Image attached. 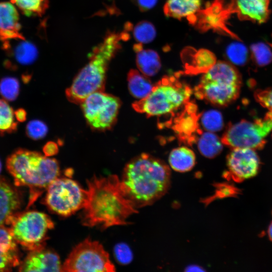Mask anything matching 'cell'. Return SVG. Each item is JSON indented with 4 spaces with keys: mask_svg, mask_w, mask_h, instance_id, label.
Wrapping results in <instances>:
<instances>
[{
    "mask_svg": "<svg viewBox=\"0 0 272 272\" xmlns=\"http://www.w3.org/2000/svg\"><path fill=\"white\" fill-rule=\"evenodd\" d=\"M202 127L208 131L215 132L222 129L223 120L221 113L216 110H210L200 115Z\"/></svg>",
    "mask_w": 272,
    "mask_h": 272,
    "instance_id": "obj_30",
    "label": "cell"
},
{
    "mask_svg": "<svg viewBox=\"0 0 272 272\" xmlns=\"http://www.w3.org/2000/svg\"><path fill=\"white\" fill-rule=\"evenodd\" d=\"M19 15L11 2L0 3V41L2 43L16 40H25L21 32Z\"/></svg>",
    "mask_w": 272,
    "mask_h": 272,
    "instance_id": "obj_14",
    "label": "cell"
},
{
    "mask_svg": "<svg viewBox=\"0 0 272 272\" xmlns=\"http://www.w3.org/2000/svg\"><path fill=\"white\" fill-rule=\"evenodd\" d=\"M45 156L49 157L55 155L58 151L57 144L53 142L47 143L43 148Z\"/></svg>",
    "mask_w": 272,
    "mask_h": 272,
    "instance_id": "obj_37",
    "label": "cell"
},
{
    "mask_svg": "<svg viewBox=\"0 0 272 272\" xmlns=\"http://www.w3.org/2000/svg\"><path fill=\"white\" fill-rule=\"evenodd\" d=\"M47 127L42 121L39 120H32L27 124L26 132L30 139L37 140L44 138L47 132Z\"/></svg>",
    "mask_w": 272,
    "mask_h": 272,
    "instance_id": "obj_31",
    "label": "cell"
},
{
    "mask_svg": "<svg viewBox=\"0 0 272 272\" xmlns=\"http://www.w3.org/2000/svg\"><path fill=\"white\" fill-rule=\"evenodd\" d=\"M188 270L189 271H191L192 269H193V270H194V271H200V270H201L202 271L203 269H200L199 267L198 266H197L196 265H194V266H190V267H188Z\"/></svg>",
    "mask_w": 272,
    "mask_h": 272,
    "instance_id": "obj_39",
    "label": "cell"
},
{
    "mask_svg": "<svg viewBox=\"0 0 272 272\" xmlns=\"http://www.w3.org/2000/svg\"><path fill=\"white\" fill-rule=\"evenodd\" d=\"M169 163L171 168L176 171H189L195 165V156L194 152L188 148L178 147L171 152L169 156Z\"/></svg>",
    "mask_w": 272,
    "mask_h": 272,
    "instance_id": "obj_24",
    "label": "cell"
},
{
    "mask_svg": "<svg viewBox=\"0 0 272 272\" xmlns=\"http://www.w3.org/2000/svg\"><path fill=\"white\" fill-rule=\"evenodd\" d=\"M20 83L13 77H5L0 80V95L8 101H13L17 99L20 92Z\"/></svg>",
    "mask_w": 272,
    "mask_h": 272,
    "instance_id": "obj_29",
    "label": "cell"
},
{
    "mask_svg": "<svg viewBox=\"0 0 272 272\" xmlns=\"http://www.w3.org/2000/svg\"><path fill=\"white\" fill-rule=\"evenodd\" d=\"M227 161L229 173L236 181L252 178L258 171L259 160L253 149H233L228 155Z\"/></svg>",
    "mask_w": 272,
    "mask_h": 272,
    "instance_id": "obj_12",
    "label": "cell"
},
{
    "mask_svg": "<svg viewBox=\"0 0 272 272\" xmlns=\"http://www.w3.org/2000/svg\"><path fill=\"white\" fill-rule=\"evenodd\" d=\"M19 268L20 271H61L62 264L57 254L45 246L29 251Z\"/></svg>",
    "mask_w": 272,
    "mask_h": 272,
    "instance_id": "obj_13",
    "label": "cell"
},
{
    "mask_svg": "<svg viewBox=\"0 0 272 272\" xmlns=\"http://www.w3.org/2000/svg\"><path fill=\"white\" fill-rule=\"evenodd\" d=\"M6 167L16 186L29 187L27 208L46 190L60 172L55 159L23 149L17 150L8 157Z\"/></svg>",
    "mask_w": 272,
    "mask_h": 272,
    "instance_id": "obj_4",
    "label": "cell"
},
{
    "mask_svg": "<svg viewBox=\"0 0 272 272\" xmlns=\"http://www.w3.org/2000/svg\"><path fill=\"white\" fill-rule=\"evenodd\" d=\"M272 130V110L263 118L254 121L242 120L230 125L221 141L223 144L232 148L260 149L265 144V138Z\"/></svg>",
    "mask_w": 272,
    "mask_h": 272,
    "instance_id": "obj_9",
    "label": "cell"
},
{
    "mask_svg": "<svg viewBox=\"0 0 272 272\" xmlns=\"http://www.w3.org/2000/svg\"><path fill=\"white\" fill-rule=\"evenodd\" d=\"M108 253L97 241L86 239L76 245L62 264L61 271L112 272Z\"/></svg>",
    "mask_w": 272,
    "mask_h": 272,
    "instance_id": "obj_8",
    "label": "cell"
},
{
    "mask_svg": "<svg viewBox=\"0 0 272 272\" xmlns=\"http://www.w3.org/2000/svg\"><path fill=\"white\" fill-rule=\"evenodd\" d=\"M191 57L185 62V72L188 74H203L217 62L215 54L205 49L195 50Z\"/></svg>",
    "mask_w": 272,
    "mask_h": 272,
    "instance_id": "obj_22",
    "label": "cell"
},
{
    "mask_svg": "<svg viewBox=\"0 0 272 272\" xmlns=\"http://www.w3.org/2000/svg\"><path fill=\"white\" fill-rule=\"evenodd\" d=\"M120 181L126 196L137 209L152 205L167 192L171 172L162 160L143 153L126 164Z\"/></svg>",
    "mask_w": 272,
    "mask_h": 272,
    "instance_id": "obj_2",
    "label": "cell"
},
{
    "mask_svg": "<svg viewBox=\"0 0 272 272\" xmlns=\"http://www.w3.org/2000/svg\"><path fill=\"white\" fill-rule=\"evenodd\" d=\"M14 114L16 119L18 122H23L26 119L27 113L23 108H19L14 111Z\"/></svg>",
    "mask_w": 272,
    "mask_h": 272,
    "instance_id": "obj_38",
    "label": "cell"
},
{
    "mask_svg": "<svg viewBox=\"0 0 272 272\" xmlns=\"http://www.w3.org/2000/svg\"><path fill=\"white\" fill-rule=\"evenodd\" d=\"M192 92L187 85L177 78L165 77L154 85L148 96L132 106L148 117L173 115L188 103Z\"/></svg>",
    "mask_w": 272,
    "mask_h": 272,
    "instance_id": "obj_6",
    "label": "cell"
},
{
    "mask_svg": "<svg viewBox=\"0 0 272 272\" xmlns=\"http://www.w3.org/2000/svg\"><path fill=\"white\" fill-rule=\"evenodd\" d=\"M127 29L120 32H108L90 54L88 63L79 72L66 90L71 102L81 104L91 94L104 91L109 63L121 48V42L128 38Z\"/></svg>",
    "mask_w": 272,
    "mask_h": 272,
    "instance_id": "obj_3",
    "label": "cell"
},
{
    "mask_svg": "<svg viewBox=\"0 0 272 272\" xmlns=\"http://www.w3.org/2000/svg\"><path fill=\"white\" fill-rule=\"evenodd\" d=\"M188 103L180 115L175 119L174 129L181 140L190 144L196 139V134H200L201 132L198 127V116L196 113L195 106Z\"/></svg>",
    "mask_w": 272,
    "mask_h": 272,
    "instance_id": "obj_17",
    "label": "cell"
},
{
    "mask_svg": "<svg viewBox=\"0 0 272 272\" xmlns=\"http://www.w3.org/2000/svg\"><path fill=\"white\" fill-rule=\"evenodd\" d=\"M201 4V0H167L164 12L167 17L180 19L193 15Z\"/></svg>",
    "mask_w": 272,
    "mask_h": 272,
    "instance_id": "obj_21",
    "label": "cell"
},
{
    "mask_svg": "<svg viewBox=\"0 0 272 272\" xmlns=\"http://www.w3.org/2000/svg\"><path fill=\"white\" fill-rule=\"evenodd\" d=\"M15 119L13 108L5 100L0 99V134L17 130L18 122Z\"/></svg>",
    "mask_w": 272,
    "mask_h": 272,
    "instance_id": "obj_27",
    "label": "cell"
},
{
    "mask_svg": "<svg viewBox=\"0 0 272 272\" xmlns=\"http://www.w3.org/2000/svg\"><path fill=\"white\" fill-rule=\"evenodd\" d=\"M133 35L139 43L146 44L152 42L155 39L156 31L154 26L151 22L142 21L134 27Z\"/></svg>",
    "mask_w": 272,
    "mask_h": 272,
    "instance_id": "obj_28",
    "label": "cell"
},
{
    "mask_svg": "<svg viewBox=\"0 0 272 272\" xmlns=\"http://www.w3.org/2000/svg\"><path fill=\"white\" fill-rule=\"evenodd\" d=\"M197 147L200 153L208 158L218 155L223 149V143L213 132L201 133L197 140Z\"/></svg>",
    "mask_w": 272,
    "mask_h": 272,
    "instance_id": "obj_25",
    "label": "cell"
},
{
    "mask_svg": "<svg viewBox=\"0 0 272 272\" xmlns=\"http://www.w3.org/2000/svg\"><path fill=\"white\" fill-rule=\"evenodd\" d=\"M86 199L83 208L82 223L102 229L127 223L137 210L128 199L116 175L94 176L87 180Z\"/></svg>",
    "mask_w": 272,
    "mask_h": 272,
    "instance_id": "obj_1",
    "label": "cell"
},
{
    "mask_svg": "<svg viewBox=\"0 0 272 272\" xmlns=\"http://www.w3.org/2000/svg\"><path fill=\"white\" fill-rule=\"evenodd\" d=\"M28 17L42 16L48 7V0H10Z\"/></svg>",
    "mask_w": 272,
    "mask_h": 272,
    "instance_id": "obj_26",
    "label": "cell"
},
{
    "mask_svg": "<svg viewBox=\"0 0 272 272\" xmlns=\"http://www.w3.org/2000/svg\"><path fill=\"white\" fill-rule=\"evenodd\" d=\"M260 50H254L255 57L256 62L259 65H264L270 61L271 54L264 48H262Z\"/></svg>",
    "mask_w": 272,
    "mask_h": 272,
    "instance_id": "obj_35",
    "label": "cell"
},
{
    "mask_svg": "<svg viewBox=\"0 0 272 272\" xmlns=\"http://www.w3.org/2000/svg\"><path fill=\"white\" fill-rule=\"evenodd\" d=\"M86 195V189L76 181L58 177L47 187L44 201L50 210L67 217L83 209Z\"/></svg>",
    "mask_w": 272,
    "mask_h": 272,
    "instance_id": "obj_10",
    "label": "cell"
},
{
    "mask_svg": "<svg viewBox=\"0 0 272 272\" xmlns=\"http://www.w3.org/2000/svg\"><path fill=\"white\" fill-rule=\"evenodd\" d=\"M127 82L131 95L139 100L148 96L154 87L148 77L135 70L128 72Z\"/></svg>",
    "mask_w": 272,
    "mask_h": 272,
    "instance_id": "obj_23",
    "label": "cell"
},
{
    "mask_svg": "<svg viewBox=\"0 0 272 272\" xmlns=\"http://www.w3.org/2000/svg\"><path fill=\"white\" fill-rule=\"evenodd\" d=\"M17 243L9 228L0 225V272L10 271L21 262Z\"/></svg>",
    "mask_w": 272,
    "mask_h": 272,
    "instance_id": "obj_15",
    "label": "cell"
},
{
    "mask_svg": "<svg viewBox=\"0 0 272 272\" xmlns=\"http://www.w3.org/2000/svg\"><path fill=\"white\" fill-rule=\"evenodd\" d=\"M22 203V196L18 190L0 177V225L7 224L10 218L20 209Z\"/></svg>",
    "mask_w": 272,
    "mask_h": 272,
    "instance_id": "obj_16",
    "label": "cell"
},
{
    "mask_svg": "<svg viewBox=\"0 0 272 272\" xmlns=\"http://www.w3.org/2000/svg\"><path fill=\"white\" fill-rule=\"evenodd\" d=\"M240 84L241 78L236 68L228 62L218 61L203 74L193 92L199 99L225 106L238 97Z\"/></svg>",
    "mask_w": 272,
    "mask_h": 272,
    "instance_id": "obj_5",
    "label": "cell"
},
{
    "mask_svg": "<svg viewBox=\"0 0 272 272\" xmlns=\"http://www.w3.org/2000/svg\"><path fill=\"white\" fill-rule=\"evenodd\" d=\"M2 48L9 57L23 65L34 62L38 55L36 46L26 40H19L18 43L15 46L12 44L11 41L3 43Z\"/></svg>",
    "mask_w": 272,
    "mask_h": 272,
    "instance_id": "obj_18",
    "label": "cell"
},
{
    "mask_svg": "<svg viewBox=\"0 0 272 272\" xmlns=\"http://www.w3.org/2000/svg\"><path fill=\"white\" fill-rule=\"evenodd\" d=\"M270 0H236L237 10L242 17L262 23L269 15Z\"/></svg>",
    "mask_w": 272,
    "mask_h": 272,
    "instance_id": "obj_19",
    "label": "cell"
},
{
    "mask_svg": "<svg viewBox=\"0 0 272 272\" xmlns=\"http://www.w3.org/2000/svg\"><path fill=\"white\" fill-rule=\"evenodd\" d=\"M114 253L117 260L121 264H128L132 259V252L125 244L120 243L116 245L114 248Z\"/></svg>",
    "mask_w": 272,
    "mask_h": 272,
    "instance_id": "obj_32",
    "label": "cell"
},
{
    "mask_svg": "<svg viewBox=\"0 0 272 272\" xmlns=\"http://www.w3.org/2000/svg\"><path fill=\"white\" fill-rule=\"evenodd\" d=\"M139 9L147 11L152 9L157 4L158 0H131Z\"/></svg>",
    "mask_w": 272,
    "mask_h": 272,
    "instance_id": "obj_36",
    "label": "cell"
},
{
    "mask_svg": "<svg viewBox=\"0 0 272 272\" xmlns=\"http://www.w3.org/2000/svg\"><path fill=\"white\" fill-rule=\"evenodd\" d=\"M268 235L269 239L272 241V222L268 227Z\"/></svg>",
    "mask_w": 272,
    "mask_h": 272,
    "instance_id": "obj_40",
    "label": "cell"
},
{
    "mask_svg": "<svg viewBox=\"0 0 272 272\" xmlns=\"http://www.w3.org/2000/svg\"><path fill=\"white\" fill-rule=\"evenodd\" d=\"M255 98L262 106L272 110V88L256 92Z\"/></svg>",
    "mask_w": 272,
    "mask_h": 272,
    "instance_id": "obj_34",
    "label": "cell"
},
{
    "mask_svg": "<svg viewBox=\"0 0 272 272\" xmlns=\"http://www.w3.org/2000/svg\"><path fill=\"white\" fill-rule=\"evenodd\" d=\"M227 55L232 62L237 64L243 63L246 59L245 50L238 45L230 46L227 50Z\"/></svg>",
    "mask_w": 272,
    "mask_h": 272,
    "instance_id": "obj_33",
    "label": "cell"
},
{
    "mask_svg": "<svg viewBox=\"0 0 272 272\" xmlns=\"http://www.w3.org/2000/svg\"><path fill=\"white\" fill-rule=\"evenodd\" d=\"M2 168V163H1V161L0 160V173L1 172Z\"/></svg>",
    "mask_w": 272,
    "mask_h": 272,
    "instance_id": "obj_41",
    "label": "cell"
},
{
    "mask_svg": "<svg viewBox=\"0 0 272 272\" xmlns=\"http://www.w3.org/2000/svg\"><path fill=\"white\" fill-rule=\"evenodd\" d=\"M120 105L118 98L103 91L91 94L81 103L88 124L100 130L109 129L113 125Z\"/></svg>",
    "mask_w": 272,
    "mask_h": 272,
    "instance_id": "obj_11",
    "label": "cell"
},
{
    "mask_svg": "<svg viewBox=\"0 0 272 272\" xmlns=\"http://www.w3.org/2000/svg\"><path fill=\"white\" fill-rule=\"evenodd\" d=\"M133 49L136 53V64L139 71L147 77L156 75L161 66L160 56L155 51L144 49L142 44H135Z\"/></svg>",
    "mask_w": 272,
    "mask_h": 272,
    "instance_id": "obj_20",
    "label": "cell"
},
{
    "mask_svg": "<svg viewBox=\"0 0 272 272\" xmlns=\"http://www.w3.org/2000/svg\"><path fill=\"white\" fill-rule=\"evenodd\" d=\"M6 225L17 244L29 251L45 247L48 232L54 227L48 215L36 211L17 212Z\"/></svg>",
    "mask_w": 272,
    "mask_h": 272,
    "instance_id": "obj_7",
    "label": "cell"
}]
</instances>
